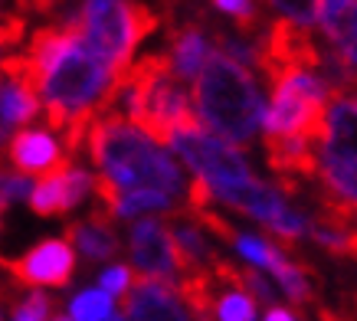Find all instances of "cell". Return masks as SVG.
<instances>
[{"instance_id":"cell-17","label":"cell","mask_w":357,"mask_h":321,"mask_svg":"<svg viewBox=\"0 0 357 321\" xmlns=\"http://www.w3.org/2000/svg\"><path fill=\"white\" fill-rule=\"evenodd\" d=\"M69 164H73V160H69ZM26 204L33 207V214H40V216H59L63 214V171L46 174L43 181L33 184Z\"/></svg>"},{"instance_id":"cell-29","label":"cell","mask_w":357,"mask_h":321,"mask_svg":"<svg viewBox=\"0 0 357 321\" xmlns=\"http://www.w3.org/2000/svg\"><path fill=\"white\" fill-rule=\"evenodd\" d=\"M105 321H121V318H105Z\"/></svg>"},{"instance_id":"cell-23","label":"cell","mask_w":357,"mask_h":321,"mask_svg":"<svg viewBox=\"0 0 357 321\" xmlns=\"http://www.w3.org/2000/svg\"><path fill=\"white\" fill-rule=\"evenodd\" d=\"M23 33H26V20H23L20 13H3L0 17V53L20 43Z\"/></svg>"},{"instance_id":"cell-4","label":"cell","mask_w":357,"mask_h":321,"mask_svg":"<svg viewBox=\"0 0 357 321\" xmlns=\"http://www.w3.org/2000/svg\"><path fill=\"white\" fill-rule=\"evenodd\" d=\"M331 89L314 73H289L272 82V102L262 112L266 135H295L321 144Z\"/></svg>"},{"instance_id":"cell-1","label":"cell","mask_w":357,"mask_h":321,"mask_svg":"<svg viewBox=\"0 0 357 321\" xmlns=\"http://www.w3.org/2000/svg\"><path fill=\"white\" fill-rule=\"evenodd\" d=\"M82 148L96 160L102 177L121 193L151 191L177 200L187 187L177 160H171L161 144H154L144 131H138L121 115H105L92 121Z\"/></svg>"},{"instance_id":"cell-15","label":"cell","mask_w":357,"mask_h":321,"mask_svg":"<svg viewBox=\"0 0 357 321\" xmlns=\"http://www.w3.org/2000/svg\"><path fill=\"white\" fill-rule=\"evenodd\" d=\"M312 239L318 246H325L331 256H354L357 249V239H354V220H337V216H325V214H314L308 220V230Z\"/></svg>"},{"instance_id":"cell-22","label":"cell","mask_w":357,"mask_h":321,"mask_svg":"<svg viewBox=\"0 0 357 321\" xmlns=\"http://www.w3.org/2000/svg\"><path fill=\"white\" fill-rule=\"evenodd\" d=\"M50 311H53V301L43 292H30V299L13 308V321H50Z\"/></svg>"},{"instance_id":"cell-16","label":"cell","mask_w":357,"mask_h":321,"mask_svg":"<svg viewBox=\"0 0 357 321\" xmlns=\"http://www.w3.org/2000/svg\"><path fill=\"white\" fill-rule=\"evenodd\" d=\"M275 278H279L282 292L289 295V301L295 305H308L314 299V289H312V266H295L289 256H282V262L275 269Z\"/></svg>"},{"instance_id":"cell-6","label":"cell","mask_w":357,"mask_h":321,"mask_svg":"<svg viewBox=\"0 0 357 321\" xmlns=\"http://www.w3.org/2000/svg\"><path fill=\"white\" fill-rule=\"evenodd\" d=\"M164 144H171V151H177V154L190 164V171L204 184H210V187H213V184H229V181H246V177H252L246 154L236 151L233 144H227V141L213 138V135L204 131L200 125L171 131Z\"/></svg>"},{"instance_id":"cell-13","label":"cell","mask_w":357,"mask_h":321,"mask_svg":"<svg viewBox=\"0 0 357 321\" xmlns=\"http://www.w3.org/2000/svg\"><path fill=\"white\" fill-rule=\"evenodd\" d=\"M66 243H76L89 259H98V262H105V259H115L119 256V233H115V220H112L102 207L92 210L89 220H79V223H69L66 226Z\"/></svg>"},{"instance_id":"cell-27","label":"cell","mask_w":357,"mask_h":321,"mask_svg":"<svg viewBox=\"0 0 357 321\" xmlns=\"http://www.w3.org/2000/svg\"><path fill=\"white\" fill-rule=\"evenodd\" d=\"M318 318H321V321H341V318H337V315H335V311H331V308H321V311H318Z\"/></svg>"},{"instance_id":"cell-9","label":"cell","mask_w":357,"mask_h":321,"mask_svg":"<svg viewBox=\"0 0 357 321\" xmlns=\"http://www.w3.org/2000/svg\"><path fill=\"white\" fill-rule=\"evenodd\" d=\"M266 164L279 174L282 193H298L302 181L318 177V144L295 135H266Z\"/></svg>"},{"instance_id":"cell-12","label":"cell","mask_w":357,"mask_h":321,"mask_svg":"<svg viewBox=\"0 0 357 321\" xmlns=\"http://www.w3.org/2000/svg\"><path fill=\"white\" fill-rule=\"evenodd\" d=\"M167 46H171L167 66H171L174 79H197L200 66L210 56V33L194 20L174 23L171 30H167Z\"/></svg>"},{"instance_id":"cell-20","label":"cell","mask_w":357,"mask_h":321,"mask_svg":"<svg viewBox=\"0 0 357 321\" xmlns=\"http://www.w3.org/2000/svg\"><path fill=\"white\" fill-rule=\"evenodd\" d=\"M220 13H227L229 20L236 23L239 36H252V33L262 27V17H259V7L256 0H210Z\"/></svg>"},{"instance_id":"cell-5","label":"cell","mask_w":357,"mask_h":321,"mask_svg":"<svg viewBox=\"0 0 357 321\" xmlns=\"http://www.w3.org/2000/svg\"><path fill=\"white\" fill-rule=\"evenodd\" d=\"M249 40H252V53H256V69L269 82H275V79H282V75H289V73L318 75V69H321L325 50L314 43L312 33L289 20L262 23Z\"/></svg>"},{"instance_id":"cell-28","label":"cell","mask_w":357,"mask_h":321,"mask_svg":"<svg viewBox=\"0 0 357 321\" xmlns=\"http://www.w3.org/2000/svg\"><path fill=\"white\" fill-rule=\"evenodd\" d=\"M0 226H3V204H0Z\"/></svg>"},{"instance_id":"cell-30","label":"cell","mask_w":357,"mask_h":321,"mask_svg":"<svg viewBox=\"0 0 357 321\" xmlns=\"http://www.w3.org/2000/svg\"><path fill=\"white\" fill-rule=\"evenodd\" d=\"M0 321H3V308H0Z\"/></svg>"},{"instance_id":"cell-11","label":"cell","mask_w":357,"mask_h":321,"mask_svg":"<svg viewBox=\"0 0 357 321\" xmlns=\"http://www.w3.org/2000/svg\"><path fill=\"white\" fill-rule=\"evenodd\" d=\"M3 158L20 174H43V177L69 164L63 144L43 128H23L20 135H13V141L3 148Z\"/></svg>"},{"instance_id":"cell-3","label":"cell","mask_w":357,"mask_h":321,"mask_svg":"<svg viewBox=\"0 0 357 321\" xmlns=\"http://www.w3.org/2000/svg\"><path fill=\"white\" fill-rule=\"evenodd\" d=\"M158 23L161 17L138 0H82V7L73 10L79 43L109 66L112 75L128 73L135 50L158 30Z\"/></svg>"},{"instance_id":"cell-7","label":"cell","mask_w":357,"mask_h":321,"mask_svg":"<svg viewBox=\"0 0 357 321\" xmlns=\"http://www.w3.org/2000/svg\"><path fill=\"white\" fill-rule=\"evenodd\" d=\"M128 253H131V266H135L138 276L177 289L184 269H181V259H177V249H174L171 236H167L164 220L144 216V220H138V223L131 226Z\"/></svg>"},{"instance_id":"cell-2","label":"cell","mask_w":357,"mask_h":321,"mask_svg":"<svg viewBox=\"0 0 357 321\" xmlns=\"http://www.w3.org/2000/svg\"><path fill=\"white\" fill-rule=\"evenodd\" d=\"M194 115L200 128L227 144H249L262 125V92L246 66L223 53H210L194 79Z\"/></svg>"},{"instance_id":"cell-26","label":"cell","mask_w":357,"mask_h":321,"mask_svg":"<svg viewBox=\"0 0 357 321\" xmlns=\"http://www.w3.org/2000/svg\"><path fill=\"white\" fill-rule=\"evenodd\" d=\"M23 7H33V10H40V13H50L56 7V3H63V0H20Z\"/></svg>"},{"instance_id":"cell-19","label":"cell","mask_w":357,"mask_h":321,"mask_svg":"<svg viewBox=\"0 0 357 321\" xmlns=\"http://www.w3.org/2000/svg\"><path fill=\"white\" fill-rule=\"evenodd\" d=\"M69 311L73 321H105L112 318V295H105L102 289H86L69 301Z\"/></svg>"},{"instance_id":"cell-14","label":"cell","mask_w":357,"mask_h":321,"mask_svg":"<svg viewBox=\"0 0 357 321\" xmlns=\"http://www.w3.org/2000/svg\"><path fill=\"white\" fill-rule=\"evenodd\" d=\"M354 0H321L318 10V23L331 43V53L351 69H354Z\"/></svg>"},{"instance_id":"cell-10","label":"cell","mask_w":357,"mask_h":321,"mask_svg":"<svg viewBox=\"0 0 357 321\" xmlns=\"http://www.w3.org/2000/svg\"><path fill=\"white\" fill-rule=\"evenodd\" d=\"M121 321H194L171 285L144 276H131V285L121 292Z\"/></svg>"},{"instance_id":"cell-18","label":"cell","mask_w":357,"mask_h":321,"mask_svg":"<svg viewBox=\"0 0 357 321\" xmlns=\"http://www.w3.org/2000/svg\"><path fill=\"white\" fill-rule=\"evenodd\" d=\"M220 292L223 295H217V301H213V321H256V301L246 292L229 289V285H223Z\"/></svg>"},{"instance_id":"cell-24","label":"cell","mask_w":357,"mask_h":321,"mask_svg":"<svg viewBox=\"0 0 357 321\" xmlns=\"http://www.w3.org/2000/svg\"><path fill=\"white\" fill-rule=\"evenodd\" d=\"M98 282H102V292H105V295H112V292L121 295V292L131 285V266H119V262H115V266H109L102 272Z\"/></svg>"},{"instance_id":"cell-8","label":"cell","mask_w":357,"mask_h":321,"mask_svg":"<svg viewBox=\"0 0 357 321\" xmlns=\"http://www.w3.org/2000/svg\"><path fill=\"white\" fill-rule=\"evenodd\" d=\"M0 266L20 285H30V289H43V285L46 289H66L76 272V253L66 239L50 236L33 249H26L20 259H3Z\"/></svg>"},{"instance_id":"cell-21","label":"cell","mask_w":357,"mask_h":321,"mask_svg":"<svg viewBox=\"0 0 357 321\" xmlns=\"http://www.w3.org/2000/svg\"><path fill=\"white\" fill-rule=\"evenodd\" d=\"M266 3H272L279 13H285V20L302 30L318 23V10H321V0H266Z\"/></svg>"},{"instance_id":"cell-25","label":"cell","mask_w":357,"mask_h":321,"mask_svg":"<svg viewBox=\"0 0 357 321\" xmlns=\"http://www.w3.org/2000/svg\"><path fill=\"white\" fill-rule=\"evenodd\" d=\"M266 321H298L289 308H279V305H272L269 311H266Z\"/></svg>"}]
</instances>
